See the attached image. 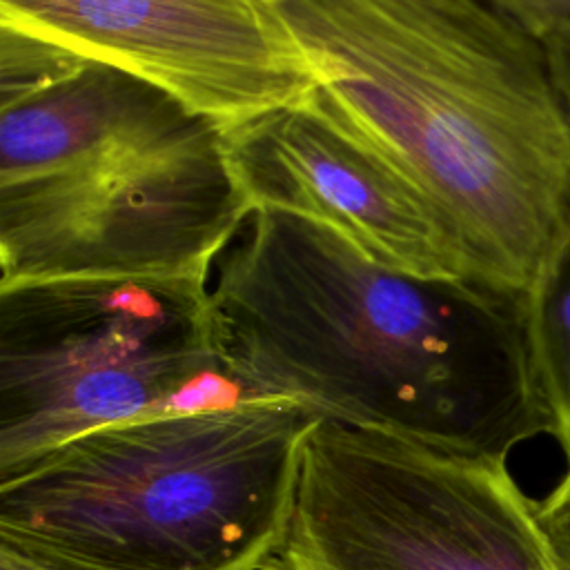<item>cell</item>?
Listing matches in <instances>:
<instances>
[{"instance_id":"obj_1","label":"cell","mask_w":570,"mask_h":570,"mask_svg":"<svg viewBox=\"0 0 570 570\" xmlns=\"http://www.w3.org/2000/svg\"><path fill=\"white\" fill-rule=\"evenodd\" d=\"M209 309L225 367L258 396L490 463L552 434L521 301L385 267L307 216L254 207Z\"/></svg>"},{"instance_id":"obj_2","label":"cell","mask_w":570,"mask_h":570,"mask_svg":"<svg viewBox=\"0 0 570 570\" xmlns=\"http://www.w3.org/2000/svg\"><path fill=\"white\" fill-rule=\"evenodd\" d=\"M336 125L432 212L470 283L523 298L570 240V107L490 0H274Z\"/></svg>"},{"instance_id":"obj_3","label":"cell","mask_w":570,"mask_h":570,"mask_svg":"<svg viewBox=\"0 0 570 570\" xmlns=\"http://www.w3.org/2000/svg\"><path fill=\"white\" fill-rule=\"evenodd\" d=\"M249 212L216 122L0 27V289L209 281Z\"/></svg>"},{"instance_id":"obj_4","label":"cell","mask_w":570,"mask_h":570,"mask_svg":"<svg viewBox=\"0 0 570 570\" xmlns=\"http://www.w3.org/2000/svg\"><path fill=\"white\" fill-rule=\"evenodd\" d=\"M318 419L258 399L91 430L0 481V541L69 570H263Z\"/></svg>"},{"instance_id":"obj_5","label":"cell","mask_w":570,"mask_h":570,"mask_svg":"<svg viewBox=\"0 0 570 570\" xmlns=\"http://www.w3.org/2000/svg\"><path fill=\"white\" fill-rule=\"evenodd\" d=\"M258 399L223 363L209 281L0 289V481L105 425Z\"/></svg>"},{"instance_id":"obj_6","label":"cell","mask_w":570,"mask_h":570,"mask_svg":"<svg viewBox=\"0 0 570 570\" xmlns=\"http://www.w3.org/2000/svg\"><path fill=\"white\" fill-rule=\"evenodd\" d=\"M263 570H563L505 463L318 419Z\"/></svg>"},{"instance_id":"obj_7","label":"cell","mask_w":570,"mask_h":570,"mask_svg":"<svg viewBox=\"0 0 570 570\" xmlns=\"http://www.w3.org/2000/svg\"><path fill=\"white\" fill-rule=\"evenodd\" d=\"M0 27L125 71L223 131L316 87L274 0H0Z\"/></svg>"},{"instance_id":"obj_8","label":"cell","mask_w":570,"mask_h":570,"mask_svg":"<svg viewBox=\"0 0 570 570\" xmlns=\"http://www.w3.org/2000/svg\"><path fill=\"white\" fill-rule=\"evenodd\" d=\"M225 140L252 209L307 216L405 274L468 281L454 243L423 200L309 105L229 129Z\"/></svg>"},{"instance_id":"obj_9","label":"cell","mask_w":570,"mask_h":570,"mask_svg":"<svg viewBox=\"0 0 570 570\" xmlns=\"http://www.w3.org/2000/svg\"><path fill=\"white\" fill-rule=\"evenodd\" d=\"M523 316L552 436L570 465V240L523 298Z\"/></svg>"},{"instance_id":"obj_10","label":"cell","mask_w":570,"mask_h":570,"mask_svg":"<svg viewBox=\"0 0 570 570\" xmlns=\"http://www.w3.org/2000/svg\"><path fill=\"white\" fill-rule=\"evenodd\" d=\"M537 512L561 568L570 570V465L546 499L537 503Z\"/></svg>"},{"instance_id":"obj_11","label":"cell","mask_w":570,"mask_h":570,"mask_svg":"<svg viewBox=\"0 0 570 570\" xmlns=\"http://www.w3.org/2000/svg\"><path fill=\"white\" fill-rule=\"evenodd\" d=\"M497 9L541 38L554 27L570 24V0H490Z\"/></svg>"},{"instance_id":"obj_12","label":"cell","mask_w":570,"mask_h":570,"mask_svg":"<svg viewBox=\"0 0 570 570\" xmlns=\"http://www.w3.org/2000/svg\"><path fill=\"white\" fill-rule=\"evenodd\" d=\"M561 94L570 107V24L554 27L541 36Z\"/></svg>"},{"instance_id":"obj_13","label":"cell","mask_w":570,"mask_h":570,"mask_svg":"<svg viewBox=\"0 0 570 570\" xmlns=\"http://www.w3.org/2000/svg\"><path fill=\"white\" fill-rule=\"evenodd\" d=\"M0 570H69L0 541Z\"/></svg>"}]
</instances>
